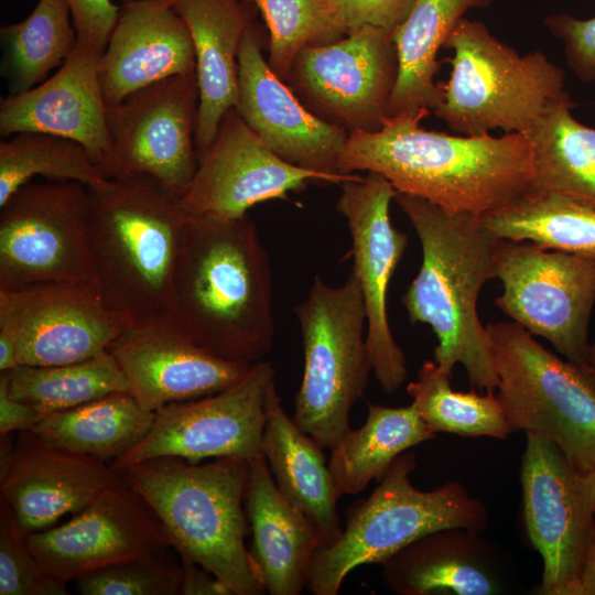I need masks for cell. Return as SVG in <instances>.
<instances>
[{"label": "cell", "instance_id": "6da1fadb", "mask_svg": "<svg viewBox=\"0 0 595 595\" xmlns=\"http://www.w3.org/2000/svg\"><path fill=\"white\" fill-rule=\"evenodd\" d=\"M431 111L388 117L376 131L348 134L340 174L374 172L398 193L423 198L453 214L484 216L531 188L529 139L520 132L493 137L452 136L425 130Z\"/></svg>", "mask_w": 595, "mask_h": 595}, {"label": "cell", "instance_id": "7a4b0ae2", "mask_svg": "<svg viewBox=\"0 0 595 595\" xmlns=\"http://www.w3.org/2000/svg\"><path fill=\"white\" fill-rule=\"evenodd\" d=\"M174 318L224 359L253 364L271 351V262L249 214L190 215L175 272Z\"/></svg>", "mask_w": 595, "mask_h": 595}, {"label": "cell", "instance_id": "3957f363", "mask_svg": "<svg viewBox=\"0 0 595 595\" xmlns=\"http://www.w3.org/2000/svg\"><path fill=\"white\" fill-rule=\"evenodd\" d=\"M422 249L416 277L402 296L411 323L428 324L436 336L434 363L451 374L461 364L470 386L497 392L499 378L491 342L478 317L477 301L496 278L497 238L482 217L453 214L420 197L396 193Z\"/></svg>", "mask_w": 595, "mask_h": 595}, {"label": "cell", "instance_id": "277c9868", "mask_svg": "<svg viewBox=\"0 0 595 595\" xmlns=\"http://www.w3.org/2000/svg\"><path fill=\"white\" fill-rule=\"evenodd\" d=\"M89 191L97 286L128 326L174 316V280L190 217L182 196L155 178L125 175Z\"/></svg>", "mask_w": 595, "mask_h": 595}, {"label": "cell", "instance_id": "5b68a950", "mask_svg": "<svg viewBox=\"0 0 595 595\" xmlns=\"http://www.w3.org/2000/svg\"><path fill=\"white\" fill-rule=\"evenodd\" d=\"M248 473L241 457L205 464L158 457L120 474L158 516L180 558L213 573L234 595H260L266 588L245 543Z\"/></svg>", "mask_w": 595, "mask_h": 595}, {"label": "cell", "instance_id": "8992f818", "mask_svg": "<svg viewBox=\"0 0 595 595\" xmlns=\"http://www.w3.org/2000/svg\"><path fill=\"white\" fill-rule=\"evenodd\" d=\"M415 467V454L402 453L372 493L346 511L339 536L314 553L306 585L311 594H338L354 569L381 564L430 532L455 527L486 530L488 510L480 499L452 480L420 490L410 480Z\"/></svg>", "mask_w": 595, "mask_h": 595}, {"label": "cell", "instance_id": "52a82bcc", "mask_svg": "<svg viewBox=\"0 0 595 595\" xmlns=\"http://www.w3.org/2000/svg\"><path fill=\"white\" fill-rule=\"evenodd\" d=\"M443 47L454 53L452 72L433 112L458 134L523 133L567 95L561 67L540 51L520 55L480 21L462 18Z\"/></svg>", "mask_w": 595, "mask_h": 595}, {"label": "cell", "instance_id": "ba28073f", "mask_svg": "<svg viewBox=\"0 0 595 595\" xmlns=\"http://www.w3.org/2000/svg\"><path fill=\"white\" fill-rule=\"evenodd\" d=\"M513 432L555 443L578 470H595V368L561 359L516 322L486 325Z\"/></svg>", "mask_w": 595, "mask_h": 595}, {"label": "cell", "instance_id": "9c48e42d", "mask_svg": "<svg viewBox=\"0 0 595 595\" xmlns=\"http://www.w3.org/2000/svg\"><path fill=\"white\" fill-rule=\"evenodd\" d=\"M294 313L304 367L293 420L323 448L331 450L350 429V410L364 397L372 371L360 285L353 272L342 285H329L316 275Z\"/></svg>", "mask_w": 595, "mask_h": 595}, {"label": "cell", "instance_id": "30bf717a", "mask_svg": "<svg viewBox=\"0 0 595 595\" xmlns=\"http://www.w3.org/2000/svg\"><path fill=\"white\" fill-rule=\"evenodd\" d=\"M89 191L75 181L29 182L0 206V290L51 282L97 285Z\"/></svg>", "mask_w": 595, "mask_h": 595}, {"label": "cell", "instance_id": "8fae6325", "mask_svg": "<svg viewBox=\"0 0 595 595\" xmlns=\"http://www.w3.org/2000/svg\"><path fill=\"white\" fill-rule=\"evenodd\" d=\"M520 463L526 537L543 561L539 595H576L595 538V470L576 469L552 441L526 434Z\"/></svg>", "mask_w": 595, "mask_h": 595}, {"label": "cell", "instance_id": "7c38bea8", "mask_svg": "<svg viewBox=\"0 0 595 595\" xmlns=\"http://www.w3.org/2000/svg\"><path fill=\"white\" fill-rule=\"evenodd\" d=\"M497 307L532 335L545 338L565 359L587 360L588 323L595 304V260L530 241L499 239Z\"/></svg>", "mask_w": 595, "mask_h": 595}, {"label": "cell", "instance_id": "4fadbf2b", "mask_svg": "<svg viewBox=\"0 0 595 595\" xmlns=\"http://www.w3.org/2000/svg\"><path fill=\"white\" fill-rule=\"evenodd\" d=\"M275 377L272 364L259 360L232 386L216 393L169 403L154 412L145 437L110 466L118 473L158 457L190 462L262 453L267 401Z\"/></svg>", "mask_w": 595, "mask_h": 595}, {"label": "cell", "instance_id": "5bb4252c", "mask_svg": "<svg viewBox=\"0 0 595 595\" xmlns=\"http://www.w3.org/2000/svg\"><path fill=\"white\" fill-rule=\"evenodd\" d=\"M397 78L391 32L363 26L336 42L304 47L288 82L312 113L349 134L381 128Z\"/></svg>", "mask_w": 595, "mask_h": 595}, {"label": "cell", "instance_id": "9a60e30c", "mask_svg": "<svg viewBox=\"0 0 595 595\" xmlns=\"http://www.w3.org/2000/svg\"><path fill=\"white\" fill-rule=\"evenodd\" d=\"M196 72L153 83L108 107L109 178L148 175L181 196L198 166Z\"/></svg>", "mask_w": 595, "mask_h": 595}, {"label": "cell", "instance_id": "2e32d148", "mask_svg": "<svg viewBox=\"0 0 595 595\" xmlns=\"http://www.w3.org/2000/svg\"><path fill=\"white\" fill-rule=\"evenodd\" d=\"M26 543L43 574L64 586L102 567L172 547L165 527L125 478L67 522L28 533Z\"/></svg>", "mask_w": 595, "mask_h": 595}, {"label": "cell", "instance_id": "e0dca14e", "mask_svg": "<svg viewBox=\"0 0 595 595\" xmlns=\"http://www.w3.org/2000/svg\"><path fill=\"white\" fill-rule=\"evenodd\" d=\"M340 185L336 208L351 237V272L365 302L371 368L380 387L392 393L408 376L405 356L393 338L387 312L389 282L408 245L407 234L390 221L389 207L397 191L374 172Z\"/></svg>", "mask_w": 595, "mask_h": 595}, {"label": "cell", "instance_id": "ac0fdd59", "mask_svg": "<svg viewBox=\"0 0 595 595\" xmlns=\"http://www.w3.org/2000/svg\"><path fill=\"white\" fill-rule=\"evenodd\" d=\"M126 326L95 284L51 282L0 290V331L14 338L19 366L96 357L108 350Z\"/></svg>", "mask_w": 595, "mask_h": 595}, {"label": "cell", "instance_id": "d6986e66", "mask_svg": "<svg viewBox=\"0 0 595 595\" xmlns=\"http://www.w3.org/2000/svg\"><path fill=\"white\" fill-rule=\"evenodd\" d=\"M358 174L327 175L293 165L273 153L235 108L223 117L208 150L182 196L192 216L236 218L256 204L286 199L310 182L338 183Z\"/></svg>", "mask_w": 595, "mask_h": 595}, {"label": "cell", "instance_id": "ffe728a7", "mask_svg": "<svg viewBox=\"0 0 595 595\" xmlns=\"http://www.w3.org/2000/svg\"><path fill=\"white\" fill-rule=\"evenodd\" d=\"M108 351L121 368L129 393L150 412L221 391L252 366L209 353L174 316L126 326Z\"/></svg>", "mask_w": 595, "mask_h": 595}, {"label": "cell", "instance_id": "44dd1931", "mask_svg": "<svg viewBox=\"0 0 595 595\" xmlns=\"http://www.w3.org/2000/svg\"><path fill=\"white\" fill-rule=\"evenodd\" d=\"M269 67L257 28L247 30L238 54L235 109L257 137L282 160L327 175L338 171L348 132L312 113Z\"/></svg>", "mask_w": 595, "mask_h": 595}, {"label": "cell", "instance_id": "7402d4cb", "mask_svg": "<svg viewBox=\"0 0 595 595\" xmlns=\"http://www.w3.org/2000/svg\"><path fill=\"white\" fill-rule=\"evenodd\" d=\"M121 482L123 476L107 462L55 446L31 430L20 431L0 461V497L26 533L77 513Z\"/></svg>", "mask_w": 595, "mask_h": 595}, {"label": "cell", "instance_id": "603a6c76", "mask_svg": "<svg viewBox=\"0 0 595 595\" xmlns=\"http://www.w3.org/2000/svg\"><path fill=\"white\" fill-rule=\"evenodd\" d=\"M100 55L93 47L76 43L52 77L2 99L1 138L33 131L72 139L89 152L107 175L111 143L98 71Z\"/></svg>", "mask_w": 595, "mask_h": 595}, {"label": "cell", "instance_id": "cb8c5ba5", "mask_svg": "<svg viewBox=\"0 0 595 595\" xmlns=\"http://www.w3.org/2000/svg\"><path fill=\"white\" fill-rule=\"evenodd\" d=\"M195 68L190 31L169 0H123L98 64L107 107Z\"/></svg>", "mask_w": 595, "mask_h": 595}, {"label": "cell", "instance_id": "d4e9b609", "mask_svg": "<svg viewBox=\"0 0 595 595\" xmlns=\"http://www.w3.org/2000/svg\"><path fill=\"white\" fill-rule=\"evenodd\" d=\"M381 566L386 586L399 595H495L509 577L502 551L482 532L459 527L414 540Z\"/></svg>", "mask_w": 595, "mask_h": 595}, {"label": "cell", "instance_id": "484cf974", "mask_svg": "<svg viewBox=\"0 0 595 595\" xmlns=\"http://www.w3.org/2000/svg\"><path fill=\"white\" fill-rule=\"evenodd\" d=\"M252 533L250 553L270 595H299L322 544L311 519L278 488L264 455L249 459L245 497Z\"/></svg>", "mask_w": 595, "mask_h": 595}, {"label": "cell", "instance_id": "4316f807", "mask_svg": "<svg viewBox=\"0 0 595 595\" xmlns=\"http://www.w3.org/2000/svg\"><path fill=\"white\" fill-rule=\"evenodd\" d=\"M190 31L196 60L199 105L198 159L210 147L225 113L238 99V54L252 24L242 0H169Z\"/></svg>", "mask_w": 595, "mask_h": 595}, {"label": "cell", "instance_id": "83f0119b", "mask_svg": "<svg viewBox=\"0 0 595 595\" xmlns=\"http://www.w3.org/2000/svg\"><path fill=\"white\" fill-rule=\"evenodd\" d=\"M323 450L285 413L273 383L267 401L262 454L278 488L311 519L326 544L342 528L336 510L339 498Z\"/></svg>", "mask_w": 595, "mask_h": 595}, {"label": "cell", "instance_id": "f1b7e54d", "mask_svg": "<svg viewBox=\"0 0 595 595\" xmlns=\"http://www.w3.org/2000/svg\"><path fill=\"white\" fill-rule=\"evenodd\" d=\"M477 0H413L405 19L391 32L398 55V78L390 101V117L434 111L443 100L434 80L436 61L448 34Z\"/></svg>", "mask_w": 595, "mask_h": 595}, {"label": "cell", "instance_id": "f546056e", "mask_svg": "<svg viewBox=\"0 0 595 595\" xmlns=\"http://www.w3.org/2000/svg\"><path fill=\"white\" fill-rule=\"evenodd\" d=\"M435 437L413 403L399 408L370 403L365 423L348 429L331 448L328 467L338 498L380 480L399 455Z\"/></svg>", "mask_w": 595, "mask_h": 595}, {"label": "cell", "instance_id": "4dcf8cb0", "mask_svg": "<svg viewBox=\"0 0 595 595\" xmlns=\"http://www.w3.org/2000/svg\"><path fill=\"white\" fill-rule=\"evenodd\" d=\"M573 107L567 94L523 132L533 153L530 191L595 208V129L577 121Z\"/></svg>", "mask_w": 595, "mask_h": 595}, {"label": "cell", "instance_id": "1f68e13d", "mask_svg": "<svg viewBox=\"0 0 595 595\" xmlns=\"http://www.w3.org/2000/svg\"><path fill=\"white\" fill-rule=\"evenodd\" d=\"M153 419L129 392H116L48 413L31 431L61 448L111 463L145 437Z\"/></svg>", "mask_w": 595, "mask_h": 595}, {"label": "cell", "instance_id": "d6a6232c", "mask_svg": "<svg viewBox=\"0 0 595 595\" xmlns=\"http://www.w3.org/2000/svg\"><path fill=\"white\" fill-rule=\"evenodd\" d=\"M482 220L499 239L595 260V208L566 197L529 190Z\"/></svg>", "mask_w": 595, "mask_h": 595}, {"label": "cell", "instance_id": "836d02e7", "mask_svg": "<svg viewBox=\"0 0 595 595\" xmlns=\"http://www.w3.org/2000/svg\"><path fill=\"white\" fill-rule=\"evenodd\" d=\"M67 0H39L22 21L1 26V74L10 94L24 93L61 67L77 43Z\"/></svg>", "mask_w": 595, "mask_h": 595}, {"label": "cell", "instance_id": "e575fe53", "mask_svg": "<svg viewBox=\"0 0 595 595\" xmlns=\"http://www.w3.org/2000/svg\"><path fill=\"white\" fill-rule=\"evenodd\" d=\"M9 392L43 415L75 408L116 392H129L127 379L107 350L63 365H20L9 370Z\"/></svg>", "mask_w": 595, "mask_h": 595}, {"label": "cell", "instance_id": "d590c367", "mask_svg": "<svg viewBox=\"0 0 595 595\" xmlns=\"http://www.w3.org/2000/svg\"><path fill=\"white\" fill-rule=\"evenodd\" d=\"M35 176L75 181L100 188L109 177L78 142L44 132L24 131L0 141V206Z\"/></svg>", "mask_w": 595, "mask_h": 595}, {"label": "cell", "instance_id": "8d00e7d4", "mask_svg": "<svg viewBox=\"0 0 595 595\" xmlns=\"http://www.w3.org/2000/svg\"><path fill=\"white\" fill-rule=\"evenodd\" d=\"M451 379L452 375L442 371L434 360H425L416 380L407 386L412 403L432 432L498 440L512 433L496 392L455 391Z\"/></svg>", "mask_w": 595, "mask_h": 595}, {"label": "cell", "instance_id": "74e56055", "mask_svg": "<svg viewBox=\"0 0 595 595\" xmlns=\"http://www.w3.org/2000/svg\"><path fill=\"white\" fill-rule=\"evenodd\" d=\"M261 12L270 33L272 72L290 78L298 54L306 46L333 43L345 35L336 25L329 0H242Z\"/></svg>", "mask_w": 595, "mask_h": 595}, {"label": "cell", "instance_id": "f35d334b", "mask_svg": "<svg viewBox=\"0 0 595 595\" xmlns=\"http://www.w3.org/2000/svg\"><path fill=\"white\" fill-rule=\"evenodd\" d=\"M182 562L169 548L112 564L76 580L83 595H181Z\"/></svg>", "mask_w": 595, "mask_h": 595}, {"label": "cell", "instance_id": "ab89813d", "mask_svg": "<svg viewBox=\"0 0 595 595\" xmlns=\"http://www.w3.org/2000/svg\"><path fill=\"white\" fill-rule=\"evenodd\" d=\"M26 532L0 497V595H65L67 588L43 574L32 556Z\"/></svg>", "mask_w": 595, "mask_h": 595}, {"label": "cell", "instance_id": "60d3db41", "mask_svg": "<svg viewBox=\"0 0 595 595\" xmlns=\"http://www.w3.org/2000/svg\"><path fill=\"white\" fill-rule=\"evenodd\" d=\"M544 23L563 42L566 62L576 77L587 84L595 82V17L584 20L558 13Z\"/></svg>", "mask_w": 595, "mask_h": 595}, {"label": "cell", "instance_id": "b9f144b4", "mask_svg": "<svg viewBox=\"0 0 595 595\" xmlns=\"http://www.w3.org/2000/svg\"><path fill=\"white\" fill-rule=\"evenodd\" d=\"M339 31L374 26L392 32L408 15L413 0H329Z\"/></svg>", "mask_w": 595, "mask_h": 595}, {"label": "cell", "instance_id": "7bdbcfd3", "mask_svg": "<svg viewBox=\"0 0 595 595\" xmlns=\"http://www.w3.org/2000/svg\"><path fill=\"white\" fill-rule=\"evenodd\" d=\"M77 43L102 53L117 22L120 6L111 0H67Z\"/></svg>", "mask_w": 595, "mask_h": 595}, {"label": "cell", "instance_id": "ee69618b", "mask_svg": "<svg viewBox=\"0 0 595 595\" xmlns=\"http://www.w3.org/2000/svg\"><path fill=\"white\" fill-rule=\"evenodd\" d=\"M8 385L9 371H0V436L31 430L44 416L34 407L14 399Z\"/></svg>", "mask_w": 595, "mask_h": 595}, {"label": "cell", "instance_id": "f6af8a7d", "mask_svg": "<svg viewBox=\"0 0 595 595\" xmlns=\"http://www.w3.org/2000/svg\"><path fill=\"white\" fill-rule=\"evenodd\" d=\"M183 567L181 595H234L231 589L199 564L180 558Z\"/></svg>", "mask_w": 595, "mask_h": 595}, {"label": "cell", "instance_id": "bcb514c9", "mask_svg": "<svg viewBox=\"0 0 595 595\" xmlns=\"http://www.w3.org/2000/svg\"><path fill=\"white\" fill-rule=\"evenodd\" d=\"M576 595H595V538L581 576Z\"/></svg>", "mask_w": 595, "mask_h": 595}, {"label": "cell", "instance_id": "7dc6e473", "mask_svg": "<svg viewBox=\"0 0 595 595\" xmlns=\"http://www.w3.org/2000/svg\"><path fill=\"white\" fill-rule=\"evenodd\" d=\"M587 360L595 368V342L589 345Z\"/></svg>", "mask_w": 595, "mask_h": 595}]
</instances>
